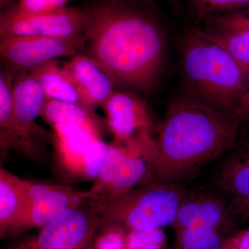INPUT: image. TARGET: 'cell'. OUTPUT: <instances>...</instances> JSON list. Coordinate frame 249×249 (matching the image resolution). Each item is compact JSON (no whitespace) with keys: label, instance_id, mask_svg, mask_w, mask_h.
I'll list each match as a JSON object with an SVG mask.
<instances>
[{"label":"cell","instance_id":"6","mask_svg":"<svg viewBox=\"0 0 249 249\" xmlns=\"http://www.w3.org/2000/svg\"><path fill=\"white\" fill-rule=\"evenodd\" d=\"M22 187L27 207L6 237L21 235L34 228L40 229L68 210L91 199L88 191L56 183L22 179Z\"/></svg>","mask_w":249,"mask_h":249},{"label":"cell","instance_id":"9","mask_svg":"<svg viewBox=\"0 0 249 249\" xmlns=\"http://www.w3.org/2000/svg\"><path fill=\"white\" fill-rule=\"evenodd\" d=\"M85 17L82 9L66 7L36 14L6 11L0 16V37L41 36L73 37L84 34Z\"/></svg>","mask_w":249,"mask_h":249},{"label":"cell","instance_id":"12","mask_svg":"<svg viewBox=\"0 0 249 249\" xmlns=\"http://www.w3.org/2000/svg\"><path fill=\"white\" fill-rule=\"evenodd\" d=\"M228 152L216 172V184L229 196L233 213L245 217L249 211V138Z\"/></svg>","mask_w":249,"mask_h":249},{"label":"cell","instance_id":"2","mask_svg":"<svg viewBox=\"0 0 249 249\" xmlns=\"http://www.w3.org/2000/svg\"><path fill=\"white\" fill-rule=\"evenodd\" d=\"M242 124L183 89L168 105L155 141L154 181L176 183L229 151Z\"/></svg>","mask_w":249,"mask_h":249},{"label":"cell","instance_id":"24","mask_svg":"<svg viewBox=\"0 0 249 249\" xmlns=\"http://www.w3.org/2000/svg\"><path fill=\"white\" fill-rule=\"evenodd\" d=\"M220 249H249V228L227 236Z\"/></svg>","mask_w":249,"mask_h":249},{"label":"cell","instance_id":"23","mask_svg":"<svg viewBox=\"0 0 249 249\" xmlns=\"http://www.w3.org/2000/svg\"><path fill=\"white\" fill-rule=\"evenodd\" d=\"M70 1V0H17L12 7L6 11L18 14L49 12L66 7L67 3Z\"/></svg>","mask_w":249,"mask_h":249},{"label":"cell","instance_id":"16","mask_svg":"<svg viewBox=\"0 0 249 249\" xmlns=\"http://www.w3.org/2000/svg\"><path fill=\"white\" fill-rule=\"evenodd\" d=\"M27 207L22 178L0 168V237L6 238Z\"/></svg>","mask_w":249,"mask_h":249},{"label":"cell","instance_id":"7","mask_svg":"<svg viewBox=\"0 0 249 249\" xmlns=\"http://www.w3.org/2000/svg\"><path fill=\"white\" fill-rule=\"evenodd\" d=\"M99 225L93 200L88 199L41 228L27 245L29 249H90Z\"/></svg>","mask_w":249,"mask_h":249},{"label":"cell","instance_id":"5","mask_svg":"<svg viewBox=\"0 0 249 249\" xmlns=\"http://www.w3.org/2000/svg\"><path fill=\"white\" fill-rule=\"evenodd\" d=\"M85 45V34L67 37L41 36L1 37V67L18 75L49 60L60 57L74 56L83 52Z\"/></svg>","mask_w":249,"mask_h":249},{"label":"cell","instance_id":"11","mask_svg":"<svg viewBox=\"0 0 249 249\" xmlns=\"http://www.w3.org/2000/svg\"><path fill=\"white\" fill-rule=\"evenodd\" d=\"M229 203L215 195L206 193L186 196L173 224L175 231L204 228L218 232H230L233 228V214Z\"/></svg>","mask_w":249,"mask_h":249},{"label":"cell","instance_id":"14","mask_svg":"<svg viewBox=\"0 0 249 249\" xmlns=\"http://www.w3.org/2000/svg\"><path fill=\"white\" fill-rule=\"evenodd\" d=\"M17 75L1 67L0 72V155L1 162L11 151L27 158V150L15 117L12 89Z\"/></svg>","mask_w":249,"mask_h":249},{"label":"cell","instance_id":"17","mask_svg":"<svg viewBox=\"0 0 249 249\" xmlns=\"http://www.w3.org/2000/svg\"><path fill=\"white\" fill-rule=\"evenodd\" d=\"M29 72L42 87L46 97L81 104L73 81L56 59L44 62Z\"/></svg>","mask_w":249,"mask_h":249},{"label":"cell","instance_id":"1","mask_svg":"<svg viewBox=\"0 0 249 249\" xmlns=\"http://www.w3.org/2000/svg\"><path fill=\"white\" fill-rule=\"evenodd\" d=\"M155 0H94L82 9L83 53L110 76L116 87L151 92L164 71V24Z\"/></svg>","mask_w":249,"mask_h":249},{"label":"cell","instance_id":"4","mask_svg":"<svg viewBox=\"0 0 249 249\" xmlns=\"http://www.w3.org/2000/svg\"><path fill=\"white\" fill-rule=\"evenodd\" d=\"M188 193L177 183L154 181L109 200L93 202L100 225L116 224L127 231H151L173 226Z\"/></svg>","mask_w":249,"mask_h":249},{"label":"cell","instance_id":"10","mask_svg":"<svg viewBox=\"0 0 249 249\" xmlns=\"http://www.w3.org/2000/svg\"><path fill=\"white\" fill-rule=\"evenodd\" d=\"M102 107L112 142L125 144L144 134H152L153 119L143 100L130 91H114Z\"/></svg>","mask_w":249,"mask_h":249},{"label":"cell","instance_id":"26","mask_svg":"<svg viewBox=\"0 0 249 249\" xmlns=\"http://www.w3.org/2000/svg\"><path fill=\"white\" fill-rule=\"evenodd\" d=\"M13 249H29V247L27 245V242H24V243L19 244V245L16 246Z\"/></svg>","mask_w":249,"mask_h":249},{"label":"cell","instance_id":"8","mask_svg":"<svg viewBox=\"0 0 249 249\" xmlns=\"http://www.w3.org/2000/svg\"><path fill=\"white\" fill-rule=\"evenodd\" d=\"M45 92L37 80L29 71L19 73L12 89L15 117L27 150V159L40 163L45 155V145L53 142V132L36 123L46 101Z\"/></svg>","mask_w":249,"mask_h":249},{"label":"cell","instance_id":"20","mask_svg":"<svg viewBox=\"0 0 249 249\" xmlns=\"http://www.w3.org/2000/svg\"><path fill=\"white\" fill-rule=\"evenodd\" d=\"M175 232V249H220L226 238L222 232L204 228Z\"/></svg>","mask_w":249,"mask_h":249},{"label":"cell","instance_id":"18","mask_svg":"<svg viewBox=\"0 0 249 249\" xmlns=\"http://www.w3.org/2000/svg\"><path fill=\"white\" fill-rule=\"evenodd\" d=\"M194 25L231 54L249 83V33L214 27L204 23Z\"/></svg>","mask_w":249,"mask_h":249},{"label":"cell","instance_id":"21","mask_svg":"<svg viewBox=\"0 0 249 249\" xmlns=\"http://www.w3.org/2000/svg\"><path fill=\"white\" fill-rule=\"evenodd\" d=\"M125 249H166L163 229L127 231Z\"/></svg>","mask_w":249,"mask_h":249},{"label":"cell","instance_id":"27","mask_svg":"<svg viewBox=\"0 0 249 249\" xmlns=\"http://www.w3.org/2000/svg\"><path fill=\"white\" fill-rule=\"evenodd\" d=\"M245 217L249 220V211L247 212V213L245 214Z\"/></svg>","mask_w":249,"mask_h":249},{"label":"cell","instance_id":"15","mask_svg":"<svg viewBox=\"0 0 249 249\" xmlns=\"http://www.w3.org/2000/svg\"><path fill=\"white\" fill-rule=\"evenodd\" d=\"M49 125L60 124H74L85 129L95 138L101 139L106 127V121L95 111L78 103L46 98L40 114Z\"/></svg>","mask_w":249,"mask_h":249},{"label":"cell","instance_id":"3","mask_svg":"<svg viewBox=\"0 0 249 249\" xmlns=\"http://www.w3.org/2000/svg\"><path fill=\"white\" fill-rule=\"evenodd\" d=\"M179 51L183 89L242 124L249 122V83L231 54L191 23Z\"/></svg>","mask_w":249,"mask_h":249},{"label":"cell","instance_id":"19","mask_svg":"<svg viewBox=\"0 0 249 249\" xmlns=\"http://www.w3.org/2000/svg\"><path fill=\"white\" fill-rule=\"evenodd\" d=\"M191 24H197L211 16L249 9V0H185Z\"/></svg>","mask_w":249,"mask_h":249},{"label":"cell","instance_id":"25","mask_svg":"<svg viewBox=\"0 0 249 249\" xmlns=\"http://www.w3.org/2000/svg\"><path fill=\"white\" fill-rule=\"evenodd\" d=\"M155 1H165V2L169 4L176 11H179L181 10L178 0H155Z\"/></svg>","mask_w":249,"mask_h":249},{"label":"cell","instance_id":"13","mask_svg":"<svg viewBox=\"0 0 249 249\" xmlns=\"http://www.w3.org/2000/svg\"><path fill=\"white\" fill-rule=\"evenodd\" d=\"M62 67L76 87L81 104L89 110L102 107L114 93L113 80L86 54H77Z\"/></svg>","mask_w":249,"mask_h":249},{"label":"cell","instance_id":"22","mask_svg":"<svg viewBox=\"0 0 249 249\" xmlns=\"http://www.w3.org/2000/svg\"><path fill=\"white\" fill-rule=\"evenodd\" d=\"M200 23L231 30L249 33V9L216 15L206 18Z\"/></svg>","mask_w":249,"mask_h":249}]
</instances>
